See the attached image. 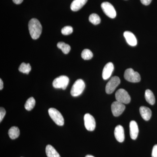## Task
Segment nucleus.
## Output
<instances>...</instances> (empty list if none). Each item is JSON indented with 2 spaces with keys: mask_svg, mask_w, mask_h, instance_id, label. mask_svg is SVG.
Masks as SVG:
<instances>
[{
  "mask_svg": "<svg viewBox=\"0 0 157 157\" xmlns=\"http://www.w3.org/2000/svg\"><path fill=\"white\" fill-rule=\"evenodd\" d=\"M29 29L32 39H39L42 32V26L38 19L32 18L29 23Z\"/></svg>",
  "mask_w": 157,
  "mask_h": 157,
  "instance_id": "nucleus-1",
  "label": "nucleus"
},
{
  "mask_svg": "<svg viewBox=\"0 0 157 157\" xmlns=\"http://www.w3.org/2000/svg\"><path fill=\"white\" fill-rule=\"evenodd\" d=\"M49 116L55 123L59 126H63L64 124V120L61 113L57 109L50 108L48 110Z\"/></svg>",
  "mask_w": 157,
  "mask_h": 157,
  "instance_id": "nucleus-2",
  "label": "nucleus"
},
{
  "mask_svg": "<svg viewBox=\"0 0 157 157\" xmlns=\"http://www.w3.org/2000/svg\"><path fill=\"white\" fill-rule=\"evenodd\" d=\"M85 88V84L84 82L81 79H77L74 82L71 89V95L74 97H78L83 92Z\"/></svg>",
  "mask_w": 157,
  "mask_h": 157,
  "instance_id": "nucleus-3",
  "label": "nucleus"
},
{
  "mask_svg": "<svg viewBox=\"0 0 157 157\" xmlns=\"http://www.w3.org/2000/svg\"><path fill=\"white\" fill-rule=\"evenodd\" d=\"M124 77L127 81L132 82H138L141 79L139 73L135 72L132 68H129L125 70Z\"/></svg>",
  "mask_w": 157,
  "mask_h": 157,
  "instance_id": "nucleus-4",
  "label": "nucleus"
},
{
  "mask_svg": "<svg viewBox=\"0 0 157 157\" xmlns=\"http://www.w3.org/2000/svg\"><path fill=\"white\" fill-rule=\"evenodd\" d=\"M69 78L67 76H61L53 80L52 85L55 88L66 90L69 84Z\"/></svg>",
  "mask_w": 157,
  "mask_h": 157,
  "instance_id": "nucleus-5",
  "label": "nucleus"
},
{
  "mask_svg": "<svg viewBox=\"0 0 157 157\" xmlns=\"http://www.w3.org/2000/svg\"><path fill=\"white\" fill-rule=\"evenodd\" d=\"M116 101L124 104H128L131 102V97L126 90L123 89L118 90L115 94Z\"/></svg>",
  "mask_w": 157,
  "mask_h": 157,
  "instance_id": "nucleus-6",
  "label": "nucleus"
},
{
  "mask_svg": "<svg viewBox=\"0 0 157 157\" xmlns=\"http://www.w3.org/2000/svg\"><path fill=\"white\" fill-rule=\"evenodd\" d=\"M121 82L120 78L118 76H114L110 78L106 85L105 90L107 94H111L113 92Z\"/></svg>",
  "mask_w": 157,
  "mask_h": 157,
  "instance_id": "nucleus-7",
  "label": "nucleus"
},
{
  "mask_svg": "<svg viewBox=\"0 0 157 157\" xmlns=\"http://www.w3.org/2000/svg\"><path fill=\"white\" fill-rule=\"evenodd\" d=\"M102 10L108 17L111 18H115L117 15L116 11L113 6L108 2H104L101 5Z\"/></svg>",
  "mask_w": 157,
  "mask_h": 157,
  "instance_id": "nucleus-8",
  "label": "nucleus"
},
{
  "mask_svg": "<svg viewBox=\"0 0 157 157\" xmlns=\"http://www.w3.org/2000/svg\"><path fill=\"white\" fill-rule=\"evenodd\" d=\"M84 121L85 127L88 131L92 132L96 128V121L93 116L89 113L85 114Z\"/></svg>",
  "mask_w": 157,
  "mask_h": 157,
  "instance_id": "nucleus-9",
  "label": "nucleus"
},
{
  "mask_svg": "<svg viewBox=\"0 0 157 157\" xmlns=\"http://www.w3.org/2000/svg\"><path fill=\"white\" fill-rule=\"evenodd\" d=\"M111 107L113 114L115 117L119 116L125 109L124 104L117 101L113 102Z\"/></svg>",
  "mask_w": 157,
  "mask_h": 157,
  "instance_id": "nucleus-10",
  "label": "nucleus"
},
{
  "mask_svg": "<svg viewBox=\"0 0 157 157\" xmlns=\"http://www.w3.org/2000/svg\"><path fill=\"white\" fill-rule=\"evenodd\" d=\"M114 70V66L111 62L107 63L105 65L102 73V77L104 80H107L112 75L113 72Z\"/></svg>",
  "mask_w": 157,
  "mask_h": 157,
  "instance_id": "nucleus-11",
  "label": "nucleus"
},
{
  "mask_svg": "<svg viewBox=\"0 0 157 157\" xmlns=\"http://www.w3.org/2000/svg\"><path fill=\"white\" fill-rule=\"evenodd\" d=\"M129 127L130 137L133 140H136L139 133V129L137 123L134 121H131L130 123Z\"/></svg>",
  "mask_w": 157,
  "mask_h": 157,
  "instance_id": "nucleus-12",
  "label": "nucleus"
},
{
  "mask_svg": "<svg viewBox=\"0 0 157 157\" xmlns=\"http://www.w3.org/2000/svg\"><path fill=\"white\" fill-rule=\"evenodd\" d=\"M114 136L118 142H123L125 139L124 131L123 127L121 125H117L114 130Z\"/></svg>",
  "mask_w": 157,
  "mask_h": 157,
  "instance_id": "nucleus-13",
  "label": "nucleus"
},
{
  "mask_svg": "<svg viewBox=\"0 0 157 157\" xmlns=\"http://www.w3.org/2000/svg\"><path fill=\"white\" fill-rule=\"evenodd\" d=\"M124 36L127 43L132 46L137 45V40L134 34L130 31H126L124 33Z\"/></svg>",
  "mask_w": 157,
  "mask_h": 157,
  "instance_id": "nucleus-14",
  "label": "nucleus"
},
{
  "mask_svg": "<svg viewBox=\"0 0 157 157\" xmlns=\"http://www.w3.org/2000/svg\"><path fill=\"white\" fill-rule=\"evenodd\" d=\"M88 0H74L71 4L70 9L73 11H77L82 9Z\"/></svg>",
  "mask_w": 157,
  "mask_h": 157,
  "instance_id": "nucleus-15",
  "label": "nucleus"
},
{
  "mask_svg": "<svg viewBox=\"0 0 157 157\" xmlns=\"http://www.w3.org/2000/svg\"><path fill=\"white\" fill-rule=\"evenodd\" d=\"M139 111L141 117L144 120L147 121L150 119L152 112L150 108L144 106H142L140 107Z\"/></svg>",
  "mask_w": 157,
  "mask_h": 157,
  "instance_id": "nucleus-16",
  "label": "nucleus"
},
{
  "mask_svg": "<svg viewBox=\"0 0 157 157\" xmlns=\"http://www.w3.org/2000/svg\"><path fill=\"white\" fill-rule=\"evenodd\" d=\"M45 152L48 157H61L54 147L49 144L46 146Z\"/></svg>",
  "mask_w": 157,
  "mask_h": 157,
  "instance_id": "nucleus-17",
  "label": "nucleus"
},
{
  "mask_svg": "<svg viewBox=\"0 0 157 157\" xmlns=\"http://www.w3.org/2000/svg\"><path fill=\"white\" fill-rule=\"evenodd\" d=\"M145 100L151 105H154L155 102V99L153 93L151 90H147L145 92Z\"/></svg>",
  "mask_w": 157,
  "mask_h": 157,
  "instance_id": "nucleus-18",
  "label": "nucleus"
},
{
  "mask_svg": "<svg viewBox=\"0 0 157 157\" xmlns=\"http://www.w3.org/2000/svg\"><path fill=\"white\" fill-rule=\"evenodd\" d=\"M9 137L11 139H16L19 137L20 135V130L17 127H12L9 129Z\"/></svg>",
  "mask_w": 157,
  "mask_h": 157,
  "instance_id": "nucleus-19",
  "label": "nucleus"
},
{
  "mask_svg": "<svg viewBox=\"0 0 157 157\" xmlns=\"http://www.w3.org/2000/svg\"><path fill=\"white\" fill-rule=\"evenodd\" d=\"M57 46L58 48L61 49L62 52L65 54H67L71 50V47H70V45L67 44H66L64 42H58L57 45Z\"/></svg>",
  "mask_w": 157,
  "mask_h": 157,
  "instance_id": "nucleus-20",
  "label": "nucleus"
},
{
  "mask_svg": "<svg viewBox=\"0 0 157 157\" xmlns=\"http://www.w3.org/2000/svg\"><path fill=\"white\" fill-rule=\"evenodd\" d=\"M35 104H36V101H35V99L33 97H31V98H29L26 102L25 107L28 111H30L33 109Z\"/></svg>",
  "mask_w": 157,
  "mask_h": 157,
  "instance_id": "nucleus-21",
  "label": "nucleus"
},
{
  "mask_svg": "<svg viewBox=\"0 0 157 157\" xmlns=\"http://www.w3.org/2000/svg\"><path fill=\"white\" fill-rule=\"evenodd\" d=\"M31 67L30 64L22 63L20 66L18 70L20 72L25 74H28L31 70Z\"/></svg>",
  "mask_w": 157,
  "mask_h": 157,
  "instance_id": "nucleus-22",
  "label": "nucleus"
},
{
  "mask_svg": "<svg viewBox=\"0 0 157 157\" xmlns=\"http://www.w3.org/2000/svg\"><path fill=\"white\" fill-rule=\"evenodd\" d=\"M90 22L94 25H97L101 23V19L100 16L97 14L93 13L90 15L89 18Z\"/></svg>",
  "mask_w": 157,
  "mask_h": 157,
  "instance_id": "nucleus-23",
  "label": "nucleus"
},
{
  "mask_svg": "<svg viewBox=\"0 0 157 157\" xmlns=\"http://www.w3.org/2000/svg\"><path fill=\"white\" fill-rule=\"evenodd\" d=\"M81 57L83 59L90 60L92 58L93 54L90 49H85L82 52Z\"/></svg>",
  "mask_w": 157,
  "mask_h": 157,
  "instance_id": "nucleus-24",
  "label": "nucleus"
},
{
  "mask_svg": "<svg viewBox=\"0 0 157 157\" xmlns=\"http://www.w3.org/2000/svg\"><path fill=\"white\" fill-rule=\"evenodd\" d=\"M73 32V29L70 26H67L63 28L61 30L62 33L63 35H69Z\"/></svg>",
  "mask_w": 157,
  "mask_h": 157,
  "instance_id": "nucleus-25",
  "label": "nucleus"
},
{
  "mask_svg": "<svg viewBox=\"0 0 157 157\" xmlns=\"http://www.w3.org/2000/svg\"><path fill=\"white\" fill-rule=\"evenodd\" d=\"M6 114V109L3 107L0 108V122H2Z\"/></svg>",
  "mask_w": 157,
  "mask_h": 157,
  "instance_id": "nucleus-26",
  "label": "nucleus"
},
{
  "mask_svg": "<svg viewBox=\"0 0 157 157\" xmlns=\"http://www.w3.org/2000/svg\"><path fill=\"white\" fill-rule=\"evenodd\" d=\"M152 157H157V144L153 147L152 151Z\"/></svg>",
  "mask_w": 157,
  "mask_h": 157,
  "instance_id": "nucleus-27",
  "label": "nucleus"
},
{
  "mask_svg": "<svg viewBox=\"0 0 157 157\" xmlns=\"http://www.w3.org/2000/svg\"><path fill=\"white\" fill-rule=\"evenodd\" d=\"M152 0H140L141 3L144 6H148L151 3Z\"/></svg>",
  "mask_w": 157,
  "mask_h": 157,
  "instance_id": "nucleus-28",
  "label": "nucleus"
},
{
  "mask_svg": "<svg viewBox=\"0 0 157 157\" xmlns=\"http://www.w3.org/2000/svg\"><path fill=\"white\" fill-rule=\"evenodd\" d=\"M12 1L15 4L19 5V4H21L23 0H12Z\"/></svg>",
  "mask_w": 157,
  "mask_h": 157,
  "instance_id": "nucleus-29",
  "label": "nucleus"
},
{
  "mask_svg": "<svg viewBox=\"0 0 157 157\" xmlns=\"http://www.w3.org/2000/svg\"><path fill=\"white\" fill-rule=\"evenodd\" d=\"M3 87H4V84H3V82L2 79H0V90L3 89Z\"/></svg>",
  "mask_w": 157,
  "mask_h": 157,
  "instance_id": "nucleus-30",
  "label": "nucleus"
},
{
  "mask_svg": "<svg viewBox=\"0 0 157 157\" xmlns=\"http://www.w3.org/2000/svg\"><path fill=\"white\" fill-rule=\"evenodd\" d=\"M85 157H94V156H93L91 155H87Z\"/></svg>",
  "mask_w": 157,
  "mask_h": 157,
  "instance_id": "nucleus-31",
  "label": "nucleus"
}]
</instances>
